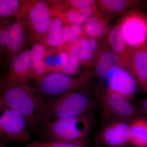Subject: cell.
<instances>
[{
  "instance_id": "cell-6",
  "label": "cell",
  "mask_w": 147,
  "mask_h": 147,
  "mask_svg": "<svg viewBox=\"0 0 147 147\" xmlns=\"http://www.w3.org/2000/svg\"><path fill=\"white\" fill-rule=\"evenodd\" d=\"M0 140L4 144L29 142L30 135L25 119L9 108H0Z\"/></svg>"
},
{
  "instance_id": "cell-13",
  "label": "cell",
  "mask_w": 147,
  "mask_h": 147,
  "mask_svg": "<svg viewBox=\"0 0 147 147\" xmlns=\"http://www.w3.org/2000/svg\"><path fill=\"white\" fill-rule=\"evenodd\" d=\"M112 17L106 16L98 9L92 13L84 24L85 34L90 38L101 40L110 30Z\"/></svg>"
},
{
  "instance_id": "cell-23",
  "label": "cell",
  "mask_w": 147,
  "mask_h": 147,
  "mask_svg": "<svg viewBox=\"0 0 147 147\" xmlns=\"http://www.w3.org/2000/svg\"><path fill=\"white\" fill-rule=\"evenodd\" d=\"M60 57L61 64L60 72L72 76L78 72L80 63L70 54L64 51L61 53Z\"/></svg>"
},
{
  "instance_id": "cell-7",
  "label": "cell",
  "mask_w": 147,
  "mask_h": 147,
  "mask_svg": "<svg viewBox=\"0 0 147 147\" xmlns=\"http://www.w3.org/2000/svg\"><path fill=\"white\" fill-rule=\"evenodd\" d=\"M89 80V76L78 79L62 72H54L40 78L37 90L42 95L59 96L82 86Z\"/></svg>"
},
{
  "instance_id": "cell-24",
  "label": "cell",
  "mask_w": 147,
  "mask_h": 147,
  "mask_svg": "<svg viewBox=\"0 0 147 147\" xmlns=\"http://www.w3.org/2000/svg\"><path fill=\"white\" fill-rule=\"evenodd\" d=\"M64 42L70 43L86 35L82 25L67 24L63 28Z\"/></svg>"
},
{
  "instance_id": "cell-18",
  "label": "cell",
  "mask_w": 147,
  "mask_h": 147,
  "mask_svg": "<svg viewBox=\"0 0 147 147\" xmlns=\"http://www.w3.org/2000/svg\"><path fill=\"white\" fill-rule=\"evenodd\" d=\"M99 40L90 38L85 36L82 39V47L81 54V63L85 67H90L94 63L100 51L101 44Z\"/></svg>"
},
{
  "instance_id": "cell-15",
  "label": "cell",
  "mask_w": 147,
  "mask_h": 147,
  "mask_svg": "<svg viewBox=\"0 0 147 147\" xmlns=\"http://www.w3.org/2000/svg\"><path fill=\"white\" fill-rule=\"evenodd\" d=\"M29 19L38 33H47L51 19L50 9L47 4L43 1L36 3L29 11Z\"/></svg>"
},
{
  "instance_id": "cell-14",
  "label": "cell",
  "mask_w": 147,
  "mask_h": 147,
  "mask_svg": "<svg viewBox=\"0 0 147 147\" xmlns=\"http://www.w3.org/2000/svg\"><path fill=\"white\" fill-rule=\"evenodd\" d=\"M143 88L147 84V46L134 50L127 69Z\"/></svg>"
},
{
  "instance_id": "cell-17",
  "label": "cell",
  "mask_w": 147,
  "mask_h": 147,
  "mask_svg": "<svg viewBox=\"0 0 147 147\" xmlns=\"http://www.w3.org/2000/svg\"><path fill=\"white\" fill-rule=\"evenodd\" d=\"M129 144L134 147H147V119L137 117L130 122Z\"/></svg>"
},
{
  "instance_id": "cell-22",
  "label": "cell",
  "mask_w": 147,
  "mask_h": 147,
  "mask_svg": "<svg viewBox=\"0 0 147 147\" xmlns=\"http://www.w3.org/2000/svg\"><path fill=\"white\" fill-rule=\"evenodd\" d=\"M63 28L62 21L60 18L55 17L51 19L47 37L48 45L53 47H59L64 43Z\"/></svg>"
},
{
  "instance_id": "cell-10",
  "label": "cell",
  "mask_w": 147,
  "mask_h": 147,
  "mask_svg": "<svg viewBox=\"0 0 147 147\" xmlns=\"http://www.w3.org/2000/svg\"><path fill=\"white\" fill-rule=\"evenodd\" d=\"M107 35L108 46L119 57L120 67L127 70L134 50L129 47L125 41L119 22L110 29Z\"/></svg>"
},
{
  "instance_id": "cell-1",
  "label": "cell",
  "mask_w": 147,
  "mask_h": 147,
  "mask_svg": "<svg viewBox=\"0 0 147 147\" xmlns=\"http://www.w3.org/2000/svg\"><path fill=\"white\" fill-rule=\"evenodd\" d=\"M8 108L25 119L29 129L42 131L47 123L45 100L37 90L9 77L0 82V108Z\"/></svg>"
},
{
  "instance_id": "cell-12",
  "label": "cell",
  "mask_w": 147,
  "mask_h": 147,
  "mask_svg": "<svg viewBox=\"0 0 147 147\" xmlns=\"http://www.w3.org/2000/svg\"><path fill=\"white\" fill-rule=\"evenodd\" d=\"M32 74L30 50L27 49L14 55L9 77L19 83L26 84L28 79L32 78Z\"/></svg>"
},
{
  "instance_id": "cell-21",
  "label": "cell",
  "mask_w": 147,
  "mask_h": 147,
  "mask_svg": "<svg viewBox=\"0 0 147 147\" xmlns=\"http://www.w3.org/2000/svg\"><path fill=\"white\" fill-rule=\"evenodd\" d=\"M32 63V78L39 79L47 70V66L44 60L45 48L43 45L36 44L30 50Z\"/></svg>"
},
{
  "instance_id": "cell-29",
  "label": "cell",
  "mask_w": 147,
  "mask_h": 147,
  "mask_svg": "<svg viewBox=\"0 0 147 147\" xmlns=\"http://www.w3.org/2000/svg\"><path fill=\"white\" fill-rule=\"evenodd\" d=\"M143 107H144V110L145 112L147 113V98L144 102Z\"/></svg>"
},
{
  "instance_id": "cell-16",
  "label": "cell",
  "mask_w": 147,
  "mask_h": 147,
  "mask_svg": "<svg viewBox=\"0 0 147 147\" xmlns=\"http://www.w3.org/2000/svg\"><path fill=\"white\" fill-rule=\"evenodd\" d=\"M96 5L100 12L112 17L126 11L129 8L140 5L141 1L130 0H98Z\"/></svg>"
},
{
  "instance_id": "cell-19",
  "label": "cell",
  "mask_w": 147,
  "mask_h": 147,
  "mask_svg": "<svg viewBox=\"0 0 147 147\" xmlns=\"http://www.w3.org/2000/svg\"><path fill=\"white\" fill-rule=\"evenodd\" d=\"M7 28L9 34V42L6 49L9 56L16 54L24 45L25 41L23 27L18 22L10 24Z\"/></svg>"
},
{
  "instance_id": "cell-11",
  "label": "cell",
  "mask_w": 147,
  "mask_h": 147,
  "mask_svg": "<svg viewBox=\"0 0 147 147\" xmlns=\"http://www.w3.org/2000/svg\"><path fill=\"white\" fill-rule=\"evenodd\" d=\"M95 75L100 79H108L120 65L119 57L108 45L102 43L93 64Z\"/></svg>"
},
{
  "instance_id": "cell-20",
  "label": "cell",
  "mask_w": 147,
  "mask_h": 147,
  "mask_svg": "<svg viewBox=\"0 0 147 147\" xmlns=\"http://www.w3.org/2000/svg\"><path fill=\"white\" fill-rule=\"evenodd\" d=\"M96 2L93 5L80 9H69L63 13V20L67 24H84L90 16L98 10Z\"/></svg>"
},
{
  "instance_id": "cell-9",
  "label": "cell",
  "mask_w": 147,
  "mask_h": 147,
  "mask_svg": "<svg viewBox=\"0 0 147 147\" xmlns=\"http://www.w3.org/2000/svg\"><path fill=\"white\" fill-rule=\"evenodd\" d=\"M108 89L129 100L137 91L135 77L125 69L119 67L108 78Z\"/></svg>"
},
{
  "instance_id": "cell-25",
  "label": "cell",
  "mask_w": 147,
  "mask_h": 147,
  "mask_svg": "<svg viewBox=\"0 0 147 147\" xmlns=\"http://www.w3.org/2000/svg\"><path fill=\"white\" fill-rule=\"evenodd\" d=\"M20 6L18 0H0V17H7L16 13Z\"/></svg>"
},
{
  "instance_id": "cell-27",
  "label": "cell",
  "mask_w": 147,
  "mask_h": 147,
  "mask_svg": "<svg viewBox=\"0 0 147 147\" xmlns=\"http://www.w3.org/2000/svg\"><path fill=\"white\" fill-rule=\"evenodd\" d=\"M83 37L79 38L69 43L67 46V49L65 51L70 54L80 64L81 63V52L83 47L82 39Z\"/></svg>"
},
{
  "instance_id": "cell-2",
  "label": "cell",
  "mask_w": 147,
  "mask_h": 147,
  "mask_svg": "<svg viewBox=\"0 0 147 147\" xmlns=\"http://www.w3.org/2000/svg\"><path fill=\"white\" fill-rule=\"evenodd\" d=\"M94 121L92 113L57 119L47 123L42 131V136L47 141L86 146Z\"/></svg>"
},
{
  "instance_id": "cell-30",
  "label": "cell",
  "mask_w": 147,
  "mask_h": 147,
  "mask_svg": "<svg viewBox=\"0 0 147 147\" xmlns=\"http://www.w3.org/2000/svg\"><path fill=\"white\" fill-rule=\"evenodd\" d=\"M0 147H7L5 145L4 143H3L1 140H0Z\"/></svg>"
},
{
  "instance_id": "cell-4",
  "label": "cell",
  "mask_w": 147,
  "mask_h": 147,
  "mask_svg": "<svg viewBox=\"0 0 147 147\" xmlns=\"http://www.w3.org/2000/svg\"><path fill=\"white\" fill-rule=\"evenodd\" d=\"M92 90L96 101L102 109L103 116L109 120L126 121L130 122L137 117V112L134 105L123 96L94 84Z\"/></svg>"
},
{
  "instance_id": "cell-8",
  "label": "cell",
  "mask_w": 147,
  "mask_h": 147,
  "mask_svg": "<svg viewBox=\"0 0 147 147\" xmlns=\"http://www.w3.org/2000/svg\"><path fill=\"white\" fill-rule=\"evenodd\" d=\"M130 122L115 120L108 123L96 135L95 142L104 147H124L129 144Z\"/></svg>"
},
{
  "instance_id": "cell-3",
  "label": "cell",
  "mask_w": 147,
  "mask_h": 147,
  "mask_svg": "<svg viewBox=\"0 0 147 147\" xmlns=\"http://www.w3.org/2000/svg\"><path fill=\"white\" fill-rule=\"evenodd\" d=\"M88 83L45 101L48 122L58 119L91 113L96 101L94 96H92L86 88Z\"/></svg>"
},
{
  "instance_id": "cell-32",
  "label": "cell",
  "mask_w": 147,
  "mask_h": 147,
  "mask_svg": "<svg viewBox=\"0 0 147 147\" xmlns=\"http://www.w3.org/2000/svg\"><path fill=\"white\" fill-rule=\"evenodd\" d=\"M0 49H1V47H0Z\"/></svg>"
},
{
  "instance_id": "cell-26",
  "label": "cell",
  "mask_w": 147,
  "mask_h": 147,
  "mask_svg": "<svg viewBox=\"0 0 147 147\" xmlns=\"http://www.w3.org/2000/svg\"><path fill=\"white\" fill-rule=\"evenodd\" d=\"M26 147H89L86 146L75 144L57 141L39 142L34 141L27 144Z\"/></svg>"
},
{
  "instance_id": "cell-28",
  "label": "cell",
  "mask_w": 147,
  "mask_h": 147,
  "mask_svg": "<svg viewBox=\"0 0 147 147\" xmlns=\"http://www.w3.org/2000/svg\"><path fill=\"white\" fill-rule=\"evenodd\" d=\"M96 3L94 0H69L66 2V5L70 9H80L93 5Z\"/></svg>"
},
{
  "instance_id": "cell-5",
  "label": "cell",
  "mask_w": 147,
  "mask_h": 147,
  "mask_svg": "<svg viewBox=\"0 0 147 147\" xmlns=\"http://www.w3.org/2000/svg\"><path fill=\"white\" fill-rule=\"evenodd\" d=\"M124 37L127 45L134 50L147 46V15L131 10L119 21Z\"/></svg>"
},
{
  "instance_id": "cell-31",
  "label": "cell",
  "mask_w": 147,
  "mask_h": 147,
  "mask_svg": "<svg viewBox=\"0 0 147 147\" xmlns=\"http://www.w3.org/2000/svg\"><path fill=\"white\" fill-rule=\"evenodd\" d=\"M144 88V90L145 91L147 92V84L144 87V88Z\"/></svg>"
}]
</instances>
